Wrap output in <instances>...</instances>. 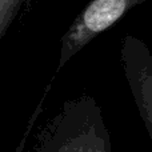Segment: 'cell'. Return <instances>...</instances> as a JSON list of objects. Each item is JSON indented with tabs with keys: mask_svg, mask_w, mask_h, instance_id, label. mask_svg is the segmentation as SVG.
I'll use <instances>...</instances> for the list:
<instances>
[{
	"mask_svg": "<svg viewBox=\"0 0 152 152\" xmlns=\"http://www.w3.org/2000/svg\"><path fill=\"white\" fill-rule=\"evenodd\" d=\"M120 63L137 112L152 142V53L144 42L127 36L121 43Z\"/></svg>",
	"mask_w": 152,
	"mask_h": 152,
	"instance_id": "cell-3",
	"label": "cell"
},
{
	"mask_svg": "<svg viewBox=\"0 0 152 152\" xmlns=\"http://www.w3.org/2000/svg\"><path fill=\"white\" fill-rule=\"evenodd\" d=\"M32 152H112L99 103L81 94L64 100L39 129Z\"/></svg>",
	"mask_w": 152,
	"mask_h": 152,
	"instance_id": "cell-1",
	"label": "cell"
},
{
	"mask_svg": "<svg viewBox=\"0 0 152 152\" xmlns=\"http://www.w3.org/2000/svg\"><path fill=\"white\" fill-rule=\"evenodd\" d=\"M143 0H92L75 19L61 39L58 71L91 40L116 23L129 8Z\"/></svg>",
	"mask_w": 152,
	"mask_h": 152,
	"instance_id": "cell-2",
	"label": "cell"
},
{
	"mask_svg": "<svg viewBox=\"0 0 152 152\" xmlns=\"http://www.w3.org/2000/svg\"><path fill=\"white\" fill-rule=\"evenodd\" d=\"M23 0H0V42L13 21Z\"/></svg>",
	"mask_w": 152,
	"mask_h": 152,
	"instance_id": "cell-4",
	"label": "cell"
}]
</instances>
